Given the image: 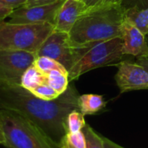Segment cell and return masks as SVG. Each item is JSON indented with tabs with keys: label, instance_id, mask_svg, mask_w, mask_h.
Instances as JSON below:
<instances>
[{
	"label": "cell",
	"instance_id": "obj_1",
	"mask_svg": "<svg viewBox=\"0 0 148 148\" xmlns=\"http://www.w3.org/2000/svg\"><path fill=\"white\" fill-rule=\"evenodd\" d=\"M79 94L72 85L51 101L42 100L20 85L0 87V108L15 111L37 126L60 146L67 134L69 114L79 110Z\"/></svg>",
	"mask_w": 148,
	"mask_h": 148
},
{
	"label": "cell",
	"instance_id": "obj_2",
	"mask_svg": "<svg viewBox=\"0 0 148 148\" xmlns=\"http://www.w3.org/2000/svg\"><path fill=\"white\" fill-rule=\"evenodd\" d=\"M125 8L122 4H100L88 8L69 32L74 47L110 40L122 35Z\"/></svg>",
	"mask_w": 148,
	"mask_h": 148
},
{
	"label": "cell",
	"instance_id": "obj_3",
	"mask_svg": "<svg viewBox=\"0 0 148 148\" xmlns=\"http://www.w3.org/2000/svg\"><path fill=\"white\" fill-rule=\"evenodd\" d=\"M0 130L7 148H60L23 115L0 108Z\"/></svg>",
	"mask_w": 148,
	"mask_h": 148
},
{
	"label": "cell",
	"instance_id": "obj_4",
	"mask_svg": "<svg viewBox=\"0 0 148 148\" xmlns=\"http://www.w3.org/2000/svg\"><path fill=\"white\" fill-rule=\"evenodd\" d=\"M49 23H12L0 22V49H15L36 53L54 31Z\"/></svg>",
	"mask_w": 148,
	"mask_h": 148
},
{
	"label": "cell",
	"instance_id": "obj_5",
	"mask_svg": "<svg viewBox=\"0 0 148 148\" xmlns=\"http://www.w3.org/2000/svg\"><path fill=\"white\" fill-rule=\"evenodd\" d=\"M124 56L121 36L88 43V48L82 57L69 71V81L76 80L90 70L113 65L114 62L119 63Z\"/></svg>",
	"mask_w": 148,
	"mask_h": 148
},
{
	"label": "cell",
	"instance_id": "obj_6",
	"mask_svg": "<svg viewBox=\"0 0 148 148\" xmlns=\"http://www.w3.org/2000/svg\"><path fill=\"white\" fill-rule=\"evenodd\" d=\"M83 54L82 47H74L67 32L55 30L47 37L36 52L37 56H47L61 63L68 71Z\"/></svg>",
	"mask_w": 148,
	"mask_h": 148
},
{
	"label": "cell",
	"instance_id": "obj_7",
	"mask_svg": "<svg viewBox=\"0 0 148 148\" xmlns=\"http://www.w3.org/2000/svg\"><path fill=\"white\" fill-rule=\"evenodd\" d=\"M36 57V53L33 52L0 49V87L20 85L23 73Z\"/></svg>",
	"mask_w": 148,
	"mask_h": 148
},
{
	"label": "cell",
	"instance_id": "obj_8",
	"mask_svg": "<svg viewBox=\"0 0 148 148\" xmlns=\"http://www.w3.org/2000/svg\"><path fill=\"white\" fill-rule=\"evenodd\" d=\"M65 0H57L55 3L32 7L22 6L13 10L9 16L12 23H49L54 25L57 13Z\"/></svg>",
	"mask_w": 148,
	"mask_h": 148
},
{
	"label": "cell",
	"instance_id": "obj_9",
	"mask_svg": "<svg viewBox=\"0 0 148 148\" xmlns=\"http://www.w3.org/2000/svg\"><path fill=\"white\" fill-rule=\"evenodd\" d=\"M114 80L121 93L148 89V71L136 62L128 61L117 63Z\"/></svg>",
	"mask_w": 148,
	"mask_h": 148
},
{
	"label": "cell",
	"instance_id": "obj_10",
	"mask_svg": "<svg viewBox=\"0 0 148 148\" xmlns=\"http://www.w3.org/2000/svg\"><path fill=\"white\" fill-rule=\"evenodd\" d=\"M123 54L137 58L148 57V45L146 35L125 17L122 23Z\"/></svg>",
	"mask_w": 148,
	"mask_h": 148
},
{
	"label": "cell",
	"instance_id": "obj_11",
	"mask_svg": "<svg viewBox=\"0 0 148 148\" xmlns=\"http://www.w3.org/2000/svg\"><path fill=\"white\" fill-rule=\"evenodd\" d=\"M87 9L82 0H65L57 13L54 23L55 30L69 33Z\"/></svg>",
	"mask_w": 148,
	"mask_h": 148
},
{
	"label": "cell",
	"instance_id": "obj_12",
	"mask_svg": "<svg viewBox=\"0 0 148 148\" xmlns=\"http://www.w3.org/2000/svg\"><path fill=\"white\" fill-rule=\"evenodd\" d=\"M106 106L103 97L99 95L86 94L78 98L79 111L83 115H91L100 112Z\"/></svg>",
	"mask_w": 148,
	"mask_h": 148
},
{
	"label": "cell",
	"instance_id": "obj_13",
	"mask_svg": "<svg viewBox=\"0 0 148 148\" xmlns=\"http://www.w3.org/2000/svg\"><path fill=\"white\" fill-rule=\"evenodd\" d=\"M125 17L134 23L142 33L148 34V6L140 8L137 6L125 9Z\"/></svg>",
	"mask_w": 148,
	"mask_h": 148
},
{
	"label": "cell",
	"instance_id": "obj_14",
	"mask_svg": "<svg viewBox=\"0 0 148 148\" xmlns=\"http://www.w3.org/2000/svg\"><path fill=\"white\" fill-rule=\"evenodd\" d=\"M46 75L41 72L34 64H32L23 73L21 78L20 86L29 91H31L37 86L46 83Z\"/></svg>",
	"mask_w": 148,
	"mask_h": 148
},
{
	"label": "cell",
	"instance_id": "obj_15",
	"mask_svg": "<svg viewBox=\"0 0 148 148\" xmlns=\"http://www.w3.org/2000/svg\"><path fill=\"white\" fill-rule=\"evenodd\" d=\"M46 83L59 95L64 93L69 88V75L59 70H52L46 74Z\"/></svg>",
	"mask_w": 148,
	"mask_h": 148
},
{
	"label": "cell",
	"instance_id": "obj_16",
	"mask_svg": "<svg viewBox=\"0 0 148 148\" xmlns=\"http://www.w3.org/2000/svg\"><path fill=\"white\" fill-rule=\"evenodd\" d=\"M33 64L45 75L52 70H59L69 75L67 69L61 63L47 56H37Z\"/></svg>",
	"mask_w": 148,
	"mask_h": 148
},
{
	"label": "cell",
	"instance_id": "obj_17",
	"mask_svg": "<svg viewBox=\"0 0 148 148\" xmlns=\"http://www.w3.org/2000/svg\"><path fill=\"white\" fill-rule=\"evenodd\" d=\"M86 124L87 123L85 121L84 115L79 110H74L70 112L67 117V121H66L67 134L80 132L86 126Z\"/></svg>",
	"mask_w": 148,
	"mask_h": 148
},
{
	"label": "cell",
	"instance_id": "obj_18",
	"mask_svg": "<svg viewBox=\"0 0 148 148\" xmlns=\"http://www.w3.org/2000/svg\"><path fill=\"white\" fill-rule=\"evenodd\" d=\"M82 131L86 139L87 148H105L103 136L97 134L89 125L86 124Z\"/></svg>",
	"mask_w": 148,
	"mask_h": 148
},
{
	"label": "cell",
	"instance_id": "obj_19",
	"mask_svg": "<svg viewBox=\"0 0 148 148\" xmlns=\"http://www.w3.org/2000/svg\"><path fill=\"white\" fill-rule=\"evenodd\" d=\"M30 92L35 96L42 100H45V101H51V100L56 99L60 95L55 89H53L47 83H42L37 86L36 88L32 89Z\"/></svg>",
	"mask_w": 148,
	"mask_h": 148
},
{
	"label": "cell",
	"instance_id": "obj_20",
	"mask_svg": "<svg viewBox=\"0 0 148 148\" xmlns=\"http://www.w3.org/2000/svg\"><path fill=\"white\" fill-rule=\"evenodd\" d=\"M64 139L72 148H87L86 139L82 131L77 133H69L66 134Z\"/></svg>",
	"mask_w": 148,
	"mask_h": 148
},
{
	"label": "cell",
	"instance_id": "obj_21",
	"mask_svg": "<svg viewBox=\"0 0 148 148\" xmlns=\"http://www.w3.org/2000/svg\"><path fill=\"white\" fill-rule=\"evenodd\" d=\"M28 0H0V3L12 10L23 6Z\"/></svg>",
	"mask_w": 148,
	"mask_h": 148
},
{
	"label": "cell",
	"instance_id": "obj_22",
	"mask_svg": "<svg viewBox=\"0 0 148 148\" xmlns=\"http://www.w3.org/2000/svg\"><path fill=\"white\" fill-rule=\"evenodd\" d=\"M56 1L57 0H28L23 6L32 7V6H38V5H45V4L55 3Z\"/></svg>",
	"mask_w": 148,
	"mask_h": 148
},
{
	"label": "cell",
	"instance_id": "obj_23",
	"mask_svg": "<svg viewBox=\"0 0 148 148\" xmlns=\"http://www.w3.org/2000/svg\"><path fill=\"white\" fill-rule=\"evenodd\" d=\"M12 11H13L12 9H10L0 3V22L3 21L6 17H9V16L11 14Z\"/></svg>",
	"mask_w": 148,
	"mask_h": 148
},
{
	"label": "cell",
	"instance_id": "obj_24",
	"mask_svg": "<svg viewBox=\"0 0 148 148\" xmlns=\"http://www.w3.org/2000/svg\"><path fill=\"white\" fill-rule=\"evenodd\" d=\"M103 142H104V147L105 148H124L121 146H119L118 144L113 142L112 140H108V138L103 137Z\"/></svg>",
	"mask_w": 148,
	"mask_h": 148
},
{
	"label": "cell",
	"instance_id": "obj_25",
	"mask_svg": "<svg viewBox=\"0 0 148 148\" xmlns=\"http://www.w3.org/2000/svg\"><path fill=\"white\" fill-rule=\"evenodd\" d=\"M82 1L86 4V6L88 8H92V7L98 6L102 2V0H82Z\"/></svg>",
	"mask_w": 148,
	"mask_h": 148
},
{
	"label": "cell",
	"instance_id": "obj_26",
	"mask_svg": "<svg viewBox=\"0 0 148 148\" xmlns=\"http://www.w3.org/2000/svg\"><path fill=\"white\" fill-rule=\"evenodd\" d=\"M136 63L140 64V66H142L143 68H145L148 71V57H140V58H137Z\"/></svg>",
	"mask_w": 148,
	"mask_h": 148
},
{
	"label": "cell",
	"instance_id": "obj_27",
	"mask_svg": "<svg viewBox=\"0 0 148 148\" xmlns=\"http://www.w3.org/2000/svg\"><path fill=\"white\" fill-rule=\"evenodd\" d=\"M123 0H102L101 4H122Z\"/></svg>",
	"mask_w": 148,
	"mask_h": 148
},
{
	"label": "cell",
	"instance_id": "obj_28",
	"mask_svg": "<svg viewBox=\"0 0 148 148\" xmlns=\"http://www.w3.org/2000/svg\"><path fill=\"white\" fill-rule=\"evenodd\" d=\"M60 148H72L67 142H66V140H65V139H63L62 140V143L60 144Z\"/></svg>",
	"mask_w": 148,
	"mask_h": 148
},
{
	"label": "cell",
	"instance_id": "obj_29",
	"mask_svg": "<svg viewBox=\"0 0 148 148\" xmlns=\"http://www.w3.org/2000/svg\"><path fill=\"white\" fill-rule=\"evenodd\" d=\"M3 135H2V132L0 130V144L3 145Z\"/></svg>",
	"mask_w": 148,
	"mask_h": 148
},
{
	"label": "cell",
	"instance_id": "obj_30",
	"mask_svg": "<svg viewBox=\"0 0 148 148\" xmlns=\"http://www.w3.org/2000/svg\"><path fill=\"white\" fill-rule=\"evenodd\" d=\"M146 38H147V45H148V34L146 35Z\"/></svg>",
	"mask_w": 148,
	"mask_h": 148
}]
</instances>
